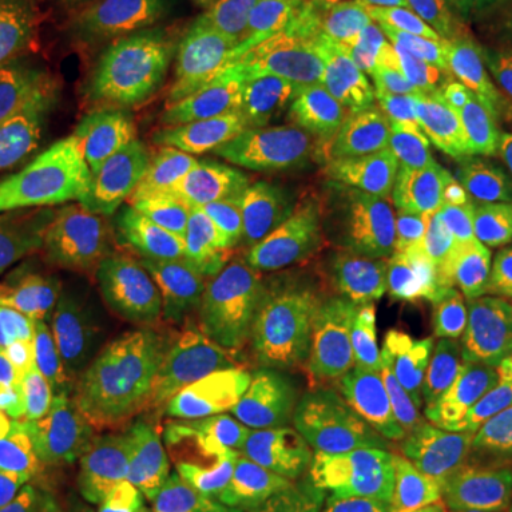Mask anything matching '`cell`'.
Wrapping results in <instances>:
<instances>
[{"label": "cell", "instance_id": "7a4b0ae2", "mask_svg": "<svg viewBox=\"0 0 512 512\" xmlns=\"http://www.w3.org/2000/svg\"><path fill=\"white\" fill-rule=\"evenodd\" d=\"M185 348L146 268L111 282L37 345L0 359V427L160 404Z\"/></svg>", "mask_w": 512, "mask_h": 512}, {"label": "cell", "instance_id": "9c48e42d", "mask_svg": "<svg viewBox=\"0 0 512 512\" xmlns=\"http://www.w3.org/2000/svg\"><path fill=\"white\" fill-rule=\"evenodd\" d=\"M109 202L111 174L103 168L37 228L0 248V342L32 333L72 302Z\"/></svg>", "mask_w": 512, "mask_h": 512}, {"label": "cell", "instance_id": "83f0119b", "mask_svg": "<svg viewBox=\"0 0 512 512\" xmlns=\"http://www.w3.org/2000/svg\"><path fill=\"white\" fill-rule=\"evenodd\" d=\"M134 6H165V3H177V0H128Z\"/></svg>", "mask_w": 512, "mask_h": 512}, {"label": "cell", "instance_id": "3957f363", "mask_svg": "<svg viewBox=\"0 0 512 512\" xmlns=\"http://www.w3.org/2000/svg\"><path fill=\"white\" fill-rule=\"evenodd\" d=\"M470 94V83L390 37L350 100L348 163L333 211L365 200L447 146L467 128Z\"/></svg>", "mask_w": 512, "mask_h": 512}, {"label": "cell", "instance_id": "ffe728a7", "mask_svg": "<svg viewBox=\"0 0 512 512\" xmlns=\"http://www.w3.org/2000/svg\"><path fill=\"white\" fill-rule=\"evenodd\" d=\"M478 393L450 396L402 413V419L430 447L444 473L453 478L458 495L473 493L487 476V441Z\"/></svg>", "mask_w": 512, "mask_h": 512}, {"label": "cell", "instance_id": "4fadbf2b", "mask_svg": "<svg viewBox=\"0 0 512 512\" xmlns=\"http://www.w3.org/2000/svg\"><path fill=\"white\" fill-rule=\"evenodd\" d=\"M109 433L111 421L100 413L0 427V512H57L86 498Z\"/></svg>", "mask_w": 512, "mask_h": 512}, {"label": "cell", "instance_id": "277c9868", "mask_svg": "<svg viewBox=\"0 0 512 512\" xmlns=\"http://www.w3.org/2000/svg\"><path fill=\"white\" fill-rule=\"evenodd\" d=\"M342 0H188L143 40V60L168 83L231 80L299 57L328 35Z\"/></svg>", "mask_w": 512, "mask_h": 512}, {"label": "cell", "instance_id": "52a82bcc", "mask_svg": "<svg viewBox=\"0 0 512 512\" xmlns=\"http://www.w3.org/2000/svg\"><path fill=\"white\" fill-rule=\"evenodd\" d=\"M490 165V148L467 126L399 180L336 208L322 231V245L330 254H345L478 222Z\"/></svg>", "mask_w": 512, "mask_h": 512}, {"label": "cell", "instance_id": "9a60e30c", "mask_svg": "<svg viewBox=\"0 0 512 512\" xmlns=\"http://www.w3.org/2000/svg\"><path fill=\"white\" fill-rule=\"evenodd\" d=\"M106 163L74 137L29 123L0 134V248L29 234Z\"/></svg>", "mask_w": 512, "mask_h": 512}, {"label": "cell", "instance_id": "f1b7e54d", "mask_svg": "<svg viewBox=\"0 0 512 512\" xmlns=\"http://www.w3.org/2000/svg\"><path fill=\"white\" fill-rule=\"evenodd\" d=\"M217 512H256V510H248V507H220Z\"/></svg>", "mask_w": 512, "mask_h": 512}, {"label": "cell", "instance_id": "7c38bea8", "mask_svg": "<svg viewBox=\"0 0 512 512\" xmlns=\"http://www.w3.org/2000/svg\"><path fill=\"white\" fill-rule=\"evenodd\" d=\"M237 481L279 512H367V476L293 436L262 410H248L231 433Z\"/></svg>", "mask_w": 512, "mask_h": 512}, {"label": "cell", "instance_id": "8992f818", "mask_svg": "<svg viewBox=\"0 0 512 512\" xmlns=\"http://www.w3.org/2000/svg\"><path fill=\"white\" fill-rule=\"evenodd\" d=\"M220 458L205 430L185 427L160 404L111 421L86 498L92 512H217Z\"/></svg>", "mask_w": 512, "mask_h": 512}, {"label": "cell", "instance_id": "5b68a950", "mask_svg": "<svg viewBox=\"0 0 512 512\" xmlns=\"http://www.w3.org/2000/svg\"><path fill=\"white\" fill-rule=\"evenodd\" d=\"M302 308L279 279L262 282L222 311L200 339L185 348L177 387L160 402L185 427L220 433L262 393L291 348Z\"/></svg>", "mask_w": 512, "mask_h": 512}, {"label": "cell", "instance_id": "ba28073f", "mask_svg": "<svg viewBox=\"0 0 512 512\" xmlns=\"http://www.w3.org/2000/svg\"><path fill=\"white\" fill-rule=\"evenodd\" d=\"M274 256L251 217L208 211L168 231L146 271L157 285L165 313L183 348L222 311L271 279Z\"/></svg>", "mask_w": 512, "mask_h": 512}, {"label": "cell", "instance_id": "5bb4252c", "mask_svg": "<svg viewBox=\"0 0 512 512\" xmlns=\"http://www.w3.org/2000/svg\"><path fill=\"white\" fill-rule=\"evenodd\" d=\"M77 29L66 0H0V134L66 89Z\"/></svg>", "mask_w": 512, "mask_h": 512}, {"label": "cell", "instance_id": "2e32d148", "mask_svg": "<svg viewBox=\"0 0 512 512\" xmlns=\"http://www.w3.org/2000/svg\"><path fill=\"white\" fill-rule=\"evenodd\" d=\"M393 325L396 319L387 311L342 293H325L316 308L302 313L291 348L271 382L256 396V404L333 387L350 367L365 359L373 345L382 342Z\"/></svg>", "mask_w": 512, "mask_h": 512}, {"label": "cell", "instance_id": "7402d4cb", "mask_svg": "<svg viewBox=\"0 0 512 512\" xmlns=\"http://www.w3.org/2000/svg\"><path fill=\"white\" fill-rule=\"evenodd\" d=\"M484 441H487V481L495 493L512 487V367L498 370L478 393Z\"/></svg>", "mask_w": 512, "mask_h": 512}, {"label": "cell", "instance_id": "e0dca14e", "mask_svg": "<svg viewBox=\"0 0 512 512\" xmlns=\"http://www.w3.org/2000/svg\"><path fill=\"white\" fill-rule=\"evenodd\" d=\"M510 9L512 0H436L393 37L476 92L490 72L498 32Z\"/></svg>", "mask_w": 512, "mask_h": 512}, {"label": "cell", "instance_id": "4316f807", "mask_svg": "<svg viewBox=\"0 0 512 512\" xmlns=\"http://www.w3.org/2000/svg\"><path fill=\"white\" fill-rule=\"evenodd\" d=\"M493 512H512V487L507 493L498 495V501H495Z\"/></svg>", "mask_w": 512, "mask_h": 512}, {"label": "cell", "instance_id": "44dd1931", "mask_svg": "<svg viewBox=\"0 0 512 512\" xmlns=\"http://www.w3.org/2000/svg\"><path fill=\"white\" fill-rule=\"evenodd\" d=\"M427 305L461 328L512 342V256H493Z\"/></svg>", "mask_w": 512, "mask_h": 512}, {"label": "cell", "instance_id": "8fae6325", "mask_svg": "<svg viewBox=\"0 0 512 512\" xmlns=\"http://www.w3.org/2000/svg\"><path fill=\"white\" fill-rule=\"evenodd\" d=\"M495 256L478 222L447 228L427 237L396 239L316 259L305 271V285L319 293H342L379 311H399L430 302Z\"/></svg>", "mask_w": 512, "mask_h": 512}, {"label": "cell", "instance_id": "cb8c5ba5", "mask_svg": "<svg viewBox=\"0 0 512 512\" xmlns=\"http://www.w3.org/2000/svg\"><path fill=\"white\" fill-rule=\"evenodd\" d=\"M512 92V9L507 20L501 23V32H498V43H495L493 63H490V72L484 77V83L478 86L476 92L470 94L467 100V126L481 117L484 111L490 109L493 103H498L501 97H507Z\"/></svg>", "mask_w": 512, "mask_h": 512}, {"label": "cell", "instance_id": "603a6c76", "mask_svg": "<svg viewBox=\"0 0 512 512\" xmlns=\"http://www.w3.org/2000/svg\"><path fill=\"white\" fill-rule=\"evenodd\" d=\"M478 225L493 242L495 256H512V154L493 157Z\"/></svg>", "mask_w": 512, "mask_h": 512}, {"label": "cell", "instance_id": "d4e9b609", "mask_svg": "<svg viewBox=\"0 0 512 512\" xmlns=\"http://www.w3.org/2000/svg\"><path fill=\"white\" fill-rule=\"evenodd\" d=\"M470 128H476L493 157L512 154V92L476 117Z\"/></svg>", "mask_w": 512, "mask_h": 512}, {"label": "cell", "instance_id": "30bf717a", "mask_svg": "<svg viewBox=\"0 0 512 512\" xmlns=\"http://www.w3.org/2000/svg\"><path fill=\"white\" fill-rule=\"evenodd\" d=\"M498 370L501 356L473 336L430 322H396L333 387L353 393L384 419L478 393Z\"/></svg>", "mask_w": 512, "mask_h": 512}, {"label": "cell", "instance_id": "ac0fdd59", "mask_svg": "<svg viewBox=\"0 0 512 512\" xmlns=\"http://www.w3.org/2000/svg\"><path fill=\"white\" fill-rule=\"evenodd\" d=\"M367 484V512H458L464 498L402 416L382 419Z\"/></svg>", "mask_w": 512, "mask_h": 512}, {"label": "cell", "instance_id": "d6986e66", "mask_svg": "<svg viewBox=\"0 0 512 512\" xmlns=\"http://www.w3.org/2000/svg\"><path fill=\"white\" fill-rule=\"evenodd\" d=\"M259 410L333 461L367 476L382 416L342 387H319L259 404Z\"/></svg>", "mask_w": 512, "mask_h": 512}, {"label": "cell", "instance_id": "6da1fadb", "mask_svg": "<svg viewBox=\"0 0 512 512\" xmlns=\"http://www.w3.org/2000/svg\"><path fill=\"white\" fill-rule=\"evenodd\" d=\"M350 92L316 57H291L225 80L183 148L177 191L208 211L268 217L328 171Z\"/></svg>", "mask_w": 512, "mask_h": 512}, {"label": "cell", "instance_id": "484cf974", "mask_svg": "<svg viewBox=\"0 0 512 512\" xmlns=\"http://www.w3.org/2000/svg\"><path fill=\"white\" fill-rule=\"evenodd\" d=\"M390 9H396L399 15H404V18H419L421 12L430 6V3H436V0H384Z\"/></svg>", "mask_w": 512, "mask_h": 512}]
</instances>
